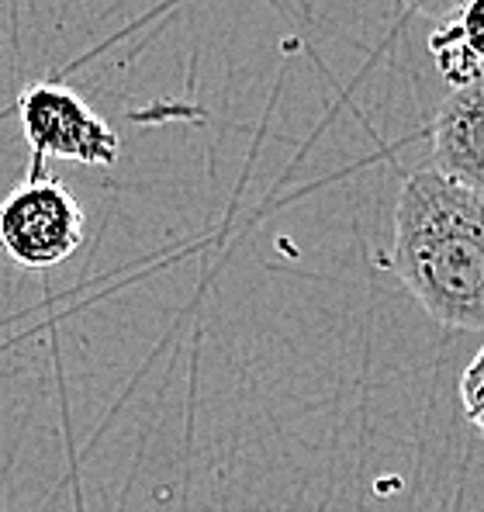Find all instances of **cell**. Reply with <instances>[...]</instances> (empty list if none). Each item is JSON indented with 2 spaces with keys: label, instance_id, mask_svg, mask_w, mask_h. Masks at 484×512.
Listing matches in <instances>:
<instances>
[{
  "label": "cell",
  "instance_id": "1",
  "mask_svg": "<svg viewBox=\"0 0 484 512\" xmlns=\"http://www.w3.org/2000/svg\"><path fill=\"white\" fill-rule=\"evenodd\" d=\"M391 267L436 322L484 333V194L436 170L405 180Z\"/></svg>",
  "mask_w": 484,
  "mask_h": 512
},
{
  "label": "cell",
  "instance_id": "2",
  "mask_svg": "<svg viewBox=\"0 0 484 512\" xmlns=\"http://www.w3.org/2000/svg\"><path fill=\"white\" fill-rule=\"evenodd\" d=\"M87 215L66 184L39 167L0 201V246L18 267L52 270L83 246Z\"/></svg>",
  "mask_w": 484,
  "mask_h": 512
},
{
  "label": "cell",
  "instance_id": "3",
  "mask_svg": "<svg viewBox=\"0 0 484 512\" xmlns=\"http://www.w3.org/2000/svg\"><path fill=\"white\" fill-rule=\"evenodd\" d=\"M18 118L35 167L52 160H73L87 167H115L121 156L118 132L90 108L77 90L63 84H32L18 97Z\"/></svg>",
  "mask_w": 484,
  "mask_h": 512
},
{
  "label": "cell",
  "instance_id": "4",
  "mask_svg": "<svg viewBox=\"0 0 484 512\" xmlns=\"http://www.w3.org/2000/svg\"><path fill=\"white\" fill-rule=\"evenodd\" d=\"M433 170L484 194V77L450 90L436 111Z\"/></svg>",
  "mask_w": 484,
  "mask_h": 512
},
{
  "label": "cell",
  "instance_id": "5",
  "mask_svg": "<svg viewBox=\"0 0 484 512\" xmlns=\"http://www.w3.org/2000/svg\"><path fill=\"white\" fill-rule=\"evenodd\" d=\"M429 56L450 90L484 77V0H464L436 25L429 35Z\"/></svg>",
  "mask_w": 484,
  "mask_h": 512
},
{
  "label": "cell",
  "instance_id": "6",
  "mask_svg": "<svg viewBox=\"0 0 484 512\" xmlns=\"http://www.w3.org/2000/svg\"><path fill=\"white\" fill-rule=\"evenodd\" d=\"M460 405H464L467 423L484 436V346L471 357V364L464 367V378H460Z\"/></svg>",
  "mask_w": 484,
  "mask_h": 512
},
{
  "label": "cell",
  "instance_id": "7",
  "mask_svg": "<svg viewBox=\"0 0 484 512\" xmlns=\"http://www.w3.org/2000/svg\"><path fill=\"white\" fill-rule=\"evenodd\" d=\"M408 4H412V11L426 14V18L443 21V18H450V14L464 4V0H408Z\"/></svg>",
  "mask_w": 484,
  "mask_h": 512
}]
</instances>
